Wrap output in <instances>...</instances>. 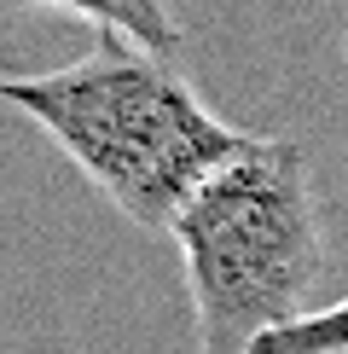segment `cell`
Returning <instances> with one entry per match:
<instances>
[{"label":"cell","instance_id":"cell-5","mask_svg":"<svg viewBox=\"0 0 348 354\" xmlns=\"http://www.w3.org/2000/svg\"><path fill=\"white\" fill-rule=\"evenodd\" d=\"M342 53H348V35H342Z\"/></svg>","mask_w":348,"mask_h":354},{"label":"cell","instance_id":"cell-3","mask_svg":"<svg viewBox=\"0 0 348 354\" xmlns=\"http://www.w3.org/2000/svg\"><path fill=\"white\" fill-rule=\"evenodd\" d=\"M6 6L35 12V18L87 24L93 35H128L163 58H180V47H186V24H180L174 0H6Z\"/></svg>","mask_w":348,"mask_h":354},{"label":"cell","instance_id":"cell-1","mask_svg":"<svg viewBox=\"0 0 348 354\" xmlns=\"http://www.w3.org/2000/svg\"><path fill=\"white\" fill-rule=\"evenodd\" d=\"M0 105L29 116L70 169L145 232H168L192 192L255 140L215 116L174 58L128 35H93V47L58 70L0 76Z\"/></svg>","mask_w":348,"mask_h":354},{"label":"cell","instance_id":"cell-4","mask_svg":"<svg viewBox=\"0 0 348 354\" xmlns=\"http://www.w3.org/2000/svg\"><path fill=\"white\" fill-rule=\"evenodd\" d=\"M255 354H348V297L267 331L255 343Z\"/></svg>","mask_w":348,"mask_h":354},{"label":"cell","instance_id":"cell-2","mask_svg":"<svg viewBox=\"0 0 348 354\" xmlns=\"http://www.w3.org/2000/svg\"><path fill=\"white\" fill-rule=\"evenodd\" d=\"M186 268L197 354H255L267 331L319 308L331 227L296 140L255 134L192 192L168 227Z\"/></svg>","mask_w":348,"mask_h":354}]
</instances>
